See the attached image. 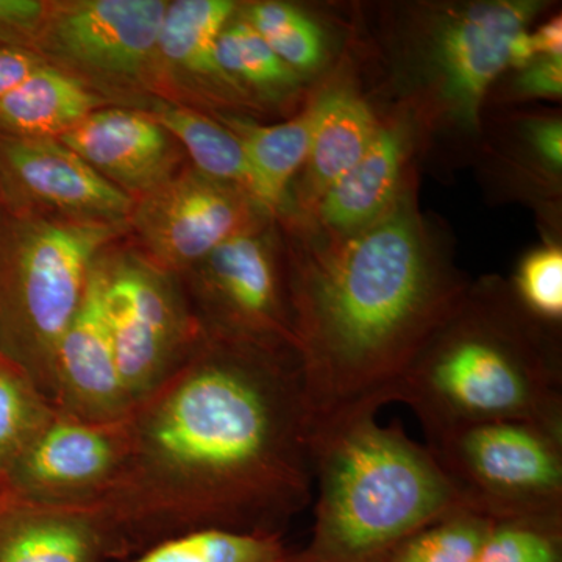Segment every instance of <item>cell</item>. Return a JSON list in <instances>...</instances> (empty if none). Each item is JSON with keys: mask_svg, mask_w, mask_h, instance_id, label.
I'll return each mask as SVG.
<instances>
[{"mask_svg": "<svg viewBox=\"0 0 562 562\" xmlns=\"http://www.w3.org/2000/svg\"><path fill=\"white\" fill-rule=\"evenodd\" d=\"M312 538L286 562H369L412 532L468 509L427 446L360 412L312 431Z\"/></svg>", "mask_w": 562, "mask_h": 562, "instance_id": "obj_4", "label": "cell"}, {"mask_svg": "<svg viewBox=\"0 0 562 562\" xmlns=\"http://www.w3.org/2000/svg\"><path fill=\"white\" fill-rule=\"evenodd\" d=\"M125 390L132 402L165 382L202 341L180 277L136 247L110 246L94 262Z\"/></svg>", "mask_w": 562, "mask_h": 562, "instance_id": "obj_7", "label": "cell"}, {"mask_svg": "<svg viewBox=\"0 0 562 562\" xmlns=\"http://www.w3.org/2000/svg\"><path fill=\"white\" fill-rule=\"evenodd\" d=\"M169 0L49 2L33 52L105 99L150 95L155 52Z\"/></svg>", "mask_w": 562, "mask_h": 562, "instance_id": "obj_8", "label": "cell"}, {"mask_svg": "<svg viewBox=\"0 0 562 562\" xmlns=\"http://www.w3.org/2000/svg\"><path fill=\"white\" fill-rule=\"evenodd\" d=\"M49 2L0 0V47L33 50Z\"/></svg>", "mask_w": 562, "mask_h": 562, "instance_id": "obj_30", "label": "cell"}, {"mask_svg": "<svg viewBox=\"0 0 562 562\" xmlns=\"http://www.w3.org/2000/svg\"><path fill=\"white\" fill-rule=\"evenodd\" d=\"M90 506L44 505L0 490V562H109Z\"/></svg>", "mask_w": 562, "mask_h": 562, "instance_id": "obj_17", "label": "cell"}, {"mask_svg": "<svg viewBox=\"0 0 562 562\" xmlns=\"http://www.w3.org/2000/svg\"><path fill=\"white\" fill-rule=\"evenodd\" d=\"M513 295L525 312L554 330L562 319V250L543 246L520 262Z\"/></svg>", "mask_w": 562, "mask_h": 562, "instance_id": "obj_29", "label": "cell"}, {"mask_svg": "<svg viewBox=\"0 0 562 562\" xmlns=\"http://www.w3.org/2000/svg\"><path fill=\"white\" fill-rule=\"evenodd\" d=\"M536 9L528 2H480L439 22L432 66L443 101L464 124H479L491 85L509 68L513 40L527 31Z\"/></svg>", "mask_w": 562, "mask_h": 562, "instance_id": "obj_13", "label": "cell"}, {"mask_svg": "<svg viewBox=\"0 0 562 562\" xmlns=\"http://www.w3.org/2000/svg\"><path fill=\"white\" fill-rule=\"evenodd\" d=\"M425 436L522 420L562 432V366L553 330L498 281L471 286L417 351L392 392Z\"/></svg>", "mask_w": 562, "mask_h": 562, "instance_id": "obj_3", "label": "cell"}, {"mask_svg": "<svg viewBox=\"0 0 562 562\" xmlns=\"http://www.w3.org/2000/svg\"><path fill=\"white\" fill-rule=\"evenodd\" d=\"M291 552L283 535L202 530L157 543L128 562H286Z\"/></svg>", "mask_w": 562, "mask_h": 562, "instance_id": "obj_24", "label": "cell"}, {"mask_svg": "<svg viewBox=\"0 0 562 562\" xmlns=\"http://www.w3.org/2000/svg\"><path fill=\"white\" fill-rule=\"evenodd\" d=\"M476 562H562V514L492 520Z\"/></svg>", "mask_w": 562, "mask_h": 562, "instance_id": "obj_28", "label": "cell"}, {"mask_svg": "<svg viewBox=\"0 0 562 562\" xmlns=\"http://www.w3.org/2000/svg\"><path fill=\"white\" fill-rule=\"evenodd\" d=\"M516 87L517 92L527 98H561L562 60L536 58L531 65L520 70Z\"/></svg>", "mask_w": 562, "mask_h": 562, "instance_id": "obj_31", "label": "cell"}, {"mask_svg": "<svg viewBox=\"0 0 562 562\" xmlns=\"http://www.w3.org/2000/svg\"><path fill=\"white\" fill-rule=\"evenodd\" d=\"M0 201L9 213L74 222H128L135 205L61 140L2 133Z\"/></svg>", "mask_w": 562, "mask_h": 562, "instance_id": "obj_12", "label": "cell"}, {"mask_svg": "<svg viewBox=\"0 0 562 562\" xmlns=\"http://www.w3.org/2000/svg\"><path fill=\"white\" fill-rule=\"evenodd\" d=\"M492 520L460 509L403 538L369 562H476Z\"/></svg>", "mask_w": 562, "mask_h": 562, "instance_id": "obj_25", "label": "cell"}, {"mask_svg": "<svg viewBox=\"0 0 562 562\" xmlns=\"http://www.w3.org/2000/svg\"><path fill=\"white\" fill-rule=\"evenodd\" d=\"M538 58L562 60V21L561 16L553 18L531 35Z\"/></svg>", "mask_w": 562, "mask_h": 562, "instance_id": "obj_34", "label": "cell"}, {"mask_svg": "<svg viewBox=\"0 0 562 562\" xmlns=\"http://www.w3.org/2000/svg\"><path fill=\"white\" fill-rule=\"evenodd\" d=\"M310 109L312 139L297 199L312 214L322 195L360 161L380 124L369 103L346 88L324 92Z\"/></svg>", "mask_w": 562, "mask_h": 562, "instance_id": "obj_19", "label": "cell"}, {"mask_svg": "<svg viewBox=\"0 0 562 562\" xmlns=\"http://www.w3.org/2000/svg\"><path fill=\"white\" fill-rule=\"evenodd\" d=\"M127 457L90 508L110 561L202 530L283 535L312 501L297 360L203 335L125 416Z\"/></svg>", "mask_w": 562, "mask_h": 562, "instance_id": "obj_1", "label": "cell"}, {"mask_svg": "<svg viewBox=\"0 0 562 562\" xmlns=\"http://www.w3.org/2000/svg\"><path fill=\"white\" fill-rule=\"evenodd\" d=\"M180 280L203 335L295 357L286 265L268 225L221 244Z\"/></svg>", "mask_w": 562, "mask_h": 562, "instance_id": "obj_9", "label": "cell"}, {"mask_svg": "<svg viewBox=\"0 0 562 562\" xmlns=\"http://www.w3.org/2000/svg\"><path fill=\"white\" fill-rule=\"evenodd\" d=\"M127 457V424L54 416L5 473L0 490L27 501L91 506L116 482Z\"/></svg>", "mask_w": 562, "mask_h": 562, "instance_id": "obj_11", "label": "cell"}, {"mask_svg": "<svg viewBox=\"0 0 562 562\" xmlns=\"http://www.w3.org/2000/svg\"><path fill=\"white\" fill-rule=\"evenodd\" d=\"M271 216L247 192L191 166L136 199L128 233L140 254L180 277L221 244L266 227Z\"/></svg>", "mask_w": 562, "mask_h": 562, "instance_id": "obj_10", "label": "cell"}, {"mask_svg": "<svg viewBox=\"0 0 562 562\" xmlns=\"http://www.w3.org/2000/svg\"><path fill=\"white\" fill-rule=\"evenodd\" d=\"M236 9L231 0L169 2L158 35L150 95L201 111L254 105L217 61V38Z\"/></svg>", "mask_w": 562, "mask_h": 562, "instance_id": "obj_14", "label": "cell"}, {"mask_svg": "<svg viewBox=\"0 0 562 562\" xmlns=\"http://www.w3.org/2000/svg\"><path fill=\"white\" fill-rule=\"evenodd\" d=\"M50 402L58 412L88 422L124 419L133 406L117 364L94 266L83 301L55 351Z\"/></svg>", "mask_w": 562, "mask_h": 562, "instance_id": "obj_15", "label": "cell"}, {"mask_svg": "<svg viewBox=\"0 0 562 562\" xmlns=\"http://www.w3.org/2000/svg\"><path fill=\"white\" fill-rule=\"evenodd\" d=\"M530 143L538 157L553 172L561 171L562 128L560 120H539L530 127Z\"/></svg>", "mask_w": 562, "mask_h": 562, "instance_id": "obj_33", "label": "cell"}, {"mask_svg": "<svg viewBox=\"0 0 562 562\" xmlns=\"http://www.w3.org/2000/svg\"><path fill=\"white\" fill-rule=\"evenodd\" d=\"M54 413L31 376L0 357V482Z\"/></svg>", "mask_w": 562, "mask_h": 562, "instance_id": "obj_26", "label": "cell"}, {"mask_svg": "<svg viewBox=\"0 0 562 562\" xmlns=\"http://www.w3.org/2000/svg\"><path fill=\"white\" fill-rule=\"evenodd\" d=\"M128 222L47 220L7 211L0 220V357L50 401L63 333L79 310L99 255Z\"/></svg>", "mask_w": 562, "mask_h": 562, "instance_id": "obj_5", "label": "cell"}, {"mask_svg": "<svg viewBox=\"0 0 562 562\" xmlns=\"http://www.w3.org/2000/svg\"><path fill=\"white\" fill-rule=\"evenodd\" d=\"M57 139L133 201L177 176L187 158L171 133L132 106L92 111Z\"/></svg>", "mask_w": 562, "mask_h": 562, "instance_id": "obj_16", "label": "cell"}, {"mask_svg": "<svg viewBox=\"0 0 562 562\" xmlns=\"http://www.w3.org/2000/svg\"><path fill=\"white\" fill-rule=\"evenodd\" d=\"M127 106L144 111L171 133L195 171L239 188L261 205L257 181L241 144L216 117L157 95H146Z\"/></svg>", "mask_w": 562, "mask_h": 562, "instance_id": "obj_21", "label": "cell"}, {"mask_svg": "<svg viewBox=\"0 0 562 562\" xmlns=\"http://www.w3.org/2000/svg\"><path fill=\"white\" fill-rule=\"evenodd\" d=\"M216 50L222 70L254 105L257 101H280L297 90L301 76L277 57L238 11L222 29Z\"/></svg>", "mask_w": 562, "mask_h": 562, "instance_id": "obj_23", "label": "cell"}, {"mask_svg": "<svg viewBox=\"0 0 562 562\" xmlns=\"http://www.w3.org/2000/svg\"><path fill=\"white\" fill-rule=\"evenodd\" d=\"M238 14L299 76L319 68L325 58V41L316 22L283 2H257Z\"/></svg>", "mask_w": 562, "mask_h": 562, "instance_id": "obj_27", "label": "cell"}, {"mask_svg": "<svg viewBox=\"0 0 562 562\" xmlns=\"http://www.w3.org/2000/svg\"><path fill=\"white\" fill-rule=\"evenodd\" d=\"M295 360L312 431L379 413L469 284L432 246L406 190L369 227L292 247Z\"/></svg>", "mask_w": 562, "mask_h": 562, "instance_id": "obj_2", "label": "cell"}, {"mask_svg": "<svg viewBox=\"0 0 562 562\" xmlns=\"http://www.w3.org/2000/svg\"><path fill=\"white\" fill-rule=\"evenodd\" d=\"M44 65L46 61L36 52L0 47V99Z\"/></svg>", "mask_w": 562, "mask_h": 562, "instance_id": "obj_32", "label": "cell"}, {"mask_svg": "<svg viewBox=\"0 0 562 562\" xmlns=\"http://www.w3.org/2000/svg\"><path fill=\"white\" fill-rule=\"evenodd\" d=\"M406 140L401 128L380 125L368 150L322 195L313 220L333 235H347L382 220L403 191Z\"/></svg>", "mask_w": 562, "mask_h": 562, "instance_id": "obj_18", "label": "cell"}, {"mask_svg": "<svg viewBox=\"0 0 562 562\" xmlns=\"http://www.w3.org/2000/svg\"><path fill=\"white\" fill-rule=\"evenodd\" d=\"M538 58L535 46H532L531 33L522 31L517 33L513 40L512 50H509V66L522 70L531 65Z\"/></svg>", "mask_w": 562, "mask_h": 562, "instance_id": "obj_35", "label": "cell"}, {"mask_svg": "<svg viewBox=\"0 0 562 562\" xmlns=\"http://www.w3.org/2000/svg\"><path fill=\"white\" fill-rule=\"evenodd\" d=\"M427 447L471 512L491 520L562 514V432L486 422L432 436Z\"/></svg>", "mask_w": 562, "mask_h": 562, "instance_id": "obj_6", "label": "cell"}, {"mask_svg": "<svg viewBox=\"0 0 562 562\" xmlns=\"http://www.w3.org/2000/svg\"><path fill=\"white\" fill-rule=\"evenodd\" d=\"M109 105L101 95L46 63L0 99V133L60 138L92 111Z\"/></svg>", "mask_w": 562, "mask_h": 562, "instance_id": "obj_20", "label": "cell"}, {"mask_svg": "<svg viewBox=\"0 0 562 562\" xmlns=\"http://www.w3.org/2000/svg\"><path fill=\"white\" fill-rule=\"evenodd\" d=\"M216 117L238 138L257 181L261 205L280 213L290 198L295 173L308 157L312 139V109L281 124H260L249 117L217 113Z\"/></svg>", "mask_w": 562, "mask_h": 562, "instance_id": "obj_22", "label": "cell"}]
</instances>
